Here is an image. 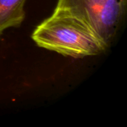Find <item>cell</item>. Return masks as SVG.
Returning a JSON list of instances; mask_svg holds the SVG:
<instances>
[{
  "label": "cell",
  "mask_w": 127,
  "mask_h": 127,
  "mask_svg": "<svg viewBox=\"0 0 127 127\" xmlns=\"http://www.w3.org/2000/svg\"><path fill=\"white\" fill-rule=\"evenodd\" d=\"M31 37L41 48L74 58L99 55L108 49L84 21L57 8L35 28Z\"/></svg>",
  "instance_id": "1"
},
{
  "label": "cell",
  "mask_w": 127,
  "mask_h": 127,
  "mask_svg": "<svg viewBox=\"0 0 127 127\" xmlns=\"http://www.w3.org/2000/svg\"><path fill=\"white\" fill-rule=\"evenodd\" d=\"M56 8L84 21L109 48L125 16L127 0H58Z\"/></svg>",
  "instance_id": "2"
},
{
  "label": "cell",
  "mask_w": 127,
  "mask_h": 127,
  "mask_svg": "<svg viewBox=\"0 0 127 127\" xmlns=\"http://www.w3.org/2000/svg\"><path fill=\"white\" fill-rule=\"evenodd\" d=\"M26 0H0V35L9 28L19 27L25 19Z\"/></svg>",
  "instance_id": "3"
}]
</instances>
